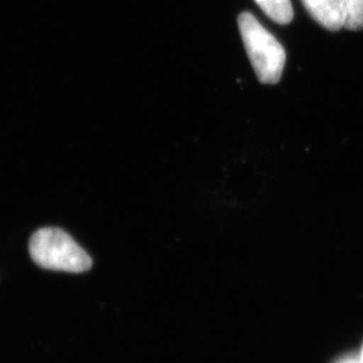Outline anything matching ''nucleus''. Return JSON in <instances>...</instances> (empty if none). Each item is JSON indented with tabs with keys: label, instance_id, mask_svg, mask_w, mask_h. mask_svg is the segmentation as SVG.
Instances as JSON below:
<instances>
[{
	"label": "nucleus",
	"instance_id": "nucleus-1",
	"mask_svg": "<svg viewBox=\"0 0 363 363\" xmlns=\"http://www.w3.org/2000/svg\"><path fill=\"white\" fill-rule=\"evenodd\" d=\"M238 25L259 82L272 85L279 82L286 64L284 46L250 12L239 16Z\"/></svg>",
	"mask_w": 363,
	"mask_h": 363
},
{
	"label": "nucleus",
	"instance_id": "nucleus-2",
	"mask_svg": "<svg viewBox=\"0 0 363 363\" xmlns=\"http://www.w3.org/2000/svg\"><path fill=\"white\" fill-rule=\"evenodd\" d=\"M30 254L35 264L51 271L82 273L92 260L69 233L48 227L37 230L30 240Z\"/></svg>",
	"mask_w": 363,
	"mask_h": 363
},
{
	"label": "nucleus",
	"instance_id": "nucleus-3",
	"mask_svg": "<svg viewBox=\"0 0 363 363\" xmlns=\"http://www.w3.org/2000/svg\"><path fill=\"white\" fill-rule=\"evenodd\" d=\"M314 21L329 31L343 28L341 0H301Z\"/></svg>",
	"mask_w": 363,
	"mask_h": 363
},
{
	"label": "nucleus",
	"instance_id": "nucleus-4",
	"mask_svg": "<svg viewBox=\"0 0 363 363\" xmlns=\"http://www.w3.org/2000/svg\"><path fill=\"white\" fill-rule=\"evenodd\" d=\"M261 10L277 24L287 25L293 21L294 11L291 0H254Z\"/></svg>",
	"mask_w": 363,
	"mask_h": 363
},
{
	"label": "nucleus",
	"instance_id": "nucleus-5",
	"mask_svg": "<svg viewBox=\"0 0 363 363\" xmlns=\"http://www.w3.org/2000/svg\"><path fill=\"white\" fill-rule=\"evenodd\" d=\"M343 28L350 31L363 30V0H341Z\"/></svg>",
	"mask_w": 363,
	"mask_h": 363
},
{
	"label": "nucleus",
	"instance_id": "nucleus-6",
	"mask_svg": "<svg viewBox=\"0 0 363 363\" xmlns=\"http://www.w3.org/2000/svg\"><path fill=\"white\" fill-rule=\"evenodd\" d=\"M342 363H360V361L353 360V359H350V360H346Z\"/></svg>",
	"mask_w": 363,
	"mask_h": 363
},
{
	"label": "nucleus",
	"instance_id": "nucleus-7",
	"mask_svg": "<svg viewBox=\"0 0 363 363\" xmlns=\"http://www.w3.org/2000/svg\"><path fill=\"white\" fill-rule=\"evenodd\" d=\"M360 363H363V350H362V354H361V360H360Z\"/></svg>",
	"mask_w": 363,
	"mask_h": 363
}]
</instances>
